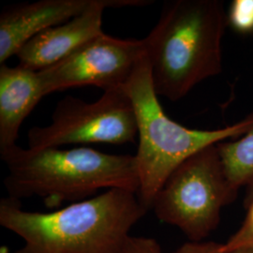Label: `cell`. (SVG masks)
Here are the masks:
<instances>
[{
    "label": "cell",
    "mask_w": 253,
    "mask_h": 253,
    "mask_svg": "<svg viewBox=\"0 0 253 253\" xmlns=\"http://www.w3.org/2000/svg\"><path fill=\"white\" fill-rule=\"evenodd\" d=\"M147 211L135 192L121 189L48 213L24 210L6 197L0 225L24 241L14 253H115Z\"/></svg>",
    "instance_id": "6da1fadb"
},
{
    "label": "cell",
    "mask_w": 253,
    "mask_h": 253,
    "mask_svg": "<svg viewBox=\"0 0 253 253\" xmlns=\"http://www.w3.org/2000/svg\"><path fill=\"white\" fill-rule=\"evenodd\" d=\"M227 12L218 0H170L143 40L154 89L178 101L222 72Z\"/></svg>",
    "instance_id": "7a4b0ae2"
},
{
    "label": "cell",
    "mask_w": 253,
    "mask_h": 253,
    "mask_svg": "<svg viewBox=\"0 0 253 253\" xmlns=\"http://www.w3.org/2000/svg\"><path fill=\"white\" fill-rule=\"evenodd\" d=\"M8 168V197H39L48 208L89 199L99 190L121 189L138 194L140 177L134 155L104 153L88 147L27 149L18 145L0 153Z\"/></svg>",
    "instance_id": "3957f363"
},
{
    "label": "cell",
    "mask_w": 253,
    "mask_h": 253,
    "mask_svg": "<svg viewBox=\"0 0 253 253\" xmlns=\"http://www.w3.org/2000/svg\"><path fill=\"white\" fill-rule=\"evenodd\" d=\"M135 112L139 145L135 156L140 177L138 198L147 210L154 197L181 163L208 145L244 135L253 126V113L231 126L192 129L169 118L154 89L145 54L124 86Z\"/></svg>",
    "instance_id": "277c9868"
},
{
    "label": "cell",
    "mask_w": 253,
    "mask_h": 253,
    "mask_svg": "<svg viewBox=\"0 0 253 253\" xmlns=\"http://www.w3.org/2000/svg\"><path fill=\"white\" fill-rule=\"evenodd\" d=\"M237 193L227 179L214 144L181 163L157 192L150 209L162 222L200 242L217 228L222 208Z\"/></svg>",
    "instance_id": "5b68a950"
},
{
    "label": "cell",
    "mask_w": 253,
    "mask_h": 253,
    "mask_svg": "<svg viewBox=\"0 0 253 253\" xmlns=\"http://www.w3.org/2000/svg\"><path fill=\"white\" fill-rule=\"evenodd\" d=\"M138 135L133 104L124 87L105 91L93 102L68 96L52 114L51 123L34 126L27 134L28 148L43 149L67 145L134 142Z\"/></svg>",
    "instance_id": "8992f818"
},
{
    "label": "cell",
    "mask_w": 253,
    "mask_h": 253,
    "mask_svg": "<svg viewBox=\"0 0 253 253\" xmlns=\"http://www.w3.org/2000/svg\"><path fill=\"white\" fill-rule=\"evenodd\" d=\"M144 54L143 40H123L103 32L39 75L45 96L85 85L114 90L126 85Z\"/></svg>",
    "instance_id": "52a82bcc"
},
{
    "label": "cell",
    "mask_w": 253,
    "mask_h": 253,
    "mask_svg": "<svg viewBox=\"0 0 253 253\" xmlns=\"http://www.w3.org/2000/svg\"><path fill=\"white\" fill-rule=\"evenodd\" d=\"M148 0H94L83 13L61 25L50 27L33 37L16 56L18 65L34 72L42 71L61 61L102 31V15L107 8L141 7Z\"/></svg>",
    "instance_id": "ba28073f"
},
{
    "label": "cell",
    "mask_w": 253,
    "mask_h": 253,
    "mask_svg": "<svg viewBox=\"0 0 253 253\" xmlns=\"http://www.w3.org/2000/svg\"><path fill=\"white\" fill-rule=\"evenodd\" d=\"M94 0H40L5 7L0 14V64L33 37L83 13Z\"/></svg>",
    "instance_id": "9c48e42d"
},
{
    "label": "cell",
    "mask_w": 253,
    "mask_h": 253,
    "mask_svg": "<svg viewBox=\"0 0 253 253\" xmlns=\"http://www.w3.org/2000/svg\"><path fill=\"white\" fill-rule=\"evenodd\" d=\"M45 96L39 72L0 66V153L15 147L24 120Z\"/></svg>",
    "instance_id": "30bf717a"
},
{
    "label": "cell",
    "mask_w": 253,
    "mask_h": 253,
    "mask_svg": "<svg viewBox=\"0 0 253 253\" xmlns=\"http://www.w3.org/2000/svg\"><path fill=\"white\" fill-rule=\"evenodd\" d=\"M217 145L227 179L238 192L253 180V126L241 138Z\"/></svg>",
    "instance_id": "8fae6325"
},
{
    "label": "cell",
    "mask_w": 253,
    "mask_h": 253,
    "mask_svg": "<svg viewBox=\"0 0 253 253\" xmlns=\"http://www.w3.org/2000/svg\"><path fill=\"white\" fill-rule=\"evenodd\" d=\"M245 206L247 214L242 225L224 244H221L222 251L225 253L253 249V197L245 200Z\"/></svg>",
    "instance_id": "7c38bea8"
},
{
    "label": "cell",
    "mask_w": 253,
    "mask_h": 253,
    "mask_svg": "<svg viewBox=\"0 0 253 253\" xmlns=\"http://www.w3.org/2000/svg\"><path fill=\"white\" fill-rule=\"evenodd\" d=\"M227 24L239 34H253V0H234L227 12Z\"/></svg>",
    "instance_id": "4fadbf2b"
},
{
    "label": "cell",
    "mask_w": 253,
    "mask_h": 253,
    "mask_svg": "<svg viewBox=\"0 0 253 253\" xmlns=\"http://www.w3.org/2000/svg\"><path fill=\"white\" fill-rule=\"evenodd\" d=\"M115 253H163V250L155 238L129 235Z\"/></svg>",
    "instance_id": "5bb4252c"
},
{
    "label": "cell",
    "mask_w": 253,
    "mask_h": 253,
    "mask_svg": "<svg viewBox=\"0 0 253 253\" xmlns=\"http://www.w3.org/2000/svg\"><path fill=\"white\" fill-rule=\"evenodd\" d=\"M172 253H225L221 244L213 241H190L180 246Z\"/></svg>",
    "instance_id": "9a60e30c"
},
{
    "label": "cell",
    "mask_w": 253,
    "mask_h": 253,
    "mask_svg": "<svg viewBox=\"0 0 253 253\" xmlns=\"http://www.w3.org/2000/svg\"><path fill=\"white\" fill-rule=\"evenodd\" d=\"M248 187L249 189H248V194H247L246 200L251 199L253 197V180L248 184Z\"/></svg>",
    "instance_id": "2e32d148"
},
{
    "label": "cell",
    "mask_w": 253,
    "mask_h": 253,
    "mask_svg": "<svg viewBox=\"0 0 253 253\" xmlns=\"http://www.w3.org/2000/svg\"><path fill=\"white\" fill-rule=\"evenodd\" d=\"M232 253H253V249L251 250H244V251H239V252H235Z\"/></svg>",
    "instance_id": "e0dca14e"
}]
</instances>
